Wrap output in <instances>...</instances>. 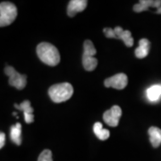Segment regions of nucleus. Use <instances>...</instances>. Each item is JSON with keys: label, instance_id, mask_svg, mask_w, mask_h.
Masks as SVG:
<instances>
[{"label": "nucleus", "instance_id": "9b49d317", "mask_svg": "<svg viewBox=\"0 0 161 161\" xmlns=\"http://www.w3.org/2000/svg\"><path fill=\"white\" fill-rule=\"evenodd\" d=\"M150 42L147 39H142L139 41V47L135 49V56L137 58H144L149 55Z\"/></svg>", "mask_w": 161, "mask_h": 161}, {"label": "nucleus", "instance_id": "39448f33", "mask_svg": "<svg viewBox=\"0 0 161 161\" xmlns=\"http://www.w3.org/2000/svg\"><path fill=\"white\" fill-rule=\"evenodd\" d=\"M128 78L125 74H117L104 80V85L108 88H114L116 90H123L127 86Z\"/></svg>", "mask_w": 161, "mask_h": 161}, {"label": "nucleus", "instance_id": "0eeeda50", "mask_svg": "<svg viewBox=\"0 0 161 161\" xmlns=\"http://www.w3.org/2000/svg\"><path fill=\"white\" fill-rule=\"evenodd\" d=\"M87 2L86 0H71L67 6V14L70 17H74L78 13L84 11L86 8Z\"/></svg>", "mask_w": 161, "mask_h": 161}, {"label": "nucleus", "instance_id": "f8f14e48", "mask_svg": "<svg viewBox=\"0 0 161 161\" xmlns=\"http://www.w3.org/2000/svg\"><path fill=\"white\" fill-rule=\"evenodd\" d=\"M150 142L154 148H158L161 144V129L155 126H151L149 129Z\"/></svg>", "mask_w": 161, "mask_h": 161}, {"label": "nucleus", "instance_id": "f03ea898", "mask_svg": "<svg viewBox=\"0 0 161 161\" xmlns=\"http://www.w3.org/2000/svg\"><path fill=\"white\" fill-rule=\"evenodd\" d=\"M74 88L69 82L54 84L48 89V95L55 103H61L68 100L73 96Z\"/></svg>", "mask_w": 161, "mask_h": 161}, {"label": "nucleus", "instance_id": "9d476101", "mask_svg": "<svg viewBox=\"0 0 161 161\" xmlns=\"http://www.w3.org/2000/svg\"><path fill=\"white\" fill-rule=\"evenodd\" d=\"M115 34V39H119L123 40V42L128 47H132L133 45V38L132 37V34L129 31H124L121 27L116 26L114 29Z\"/></svg>", "mask_w": 161, "mask_h": 161}, {"label": "nucleus", "instance_id": "7ed1b4c3", "mask_svg": "<svg viewBox=\"0 0 161 161\" xmlns=\"http://www.w3.org/2000/svg\"><path fill=\"white\" fill-rule=\"evenodd\" d=\"M17 8L11 2H2L0 4V26L10 25L17 16Z\"/></svg>", "mask_w": 161, "mask_h": 161}, {"label": "nucleus", "instance_id": "2eb2a0df", "mask_svg": "<svg viewBox=\"0 0 161 161\" xmlns=\"http://www.w3.org/2000/svg\"><path fill=\"white\" fill-rule=\"evenodd\" d=\"M93 132L95 133V135L98 137L100 141H106L107 139H108L109 137L110 133L108 130L107 129H104L102 126V124L97 122L94 124V126H93Z\"/></svg>", "mask_w": 161, "mask_h": 161}, {"label": "nucleus", "instance_id": "a211bd4d", "mask_svg": "<svg viewBox=\"0 0 161 161\" xmlns=\"http://www.w3.org/2000/svg\"><path fill=\"white\" fill-rule=\"evenodd\" d=\"M38 161H53L52 152L49 150H44L39 156Z\"/></svg>", "mask_w": 161, "mask_h": 161}, {"label": "nucleus", "instance_id": "6e6552de", "mask_svg": "<svg viewBox=\"0 0 161 161\" xmlns=\"http://www.w3.org/2000/svg\"><path fill=\"white\" fill-rule=\"evenodd\" d=\"M14 108L18 110H22L24 115V120L27 124L33 123L34 116H33V108H31V105L29 100H24L21 105H14Z\"/></svg>", "mask_w": 161, "mask_h": 161}, {"label": "nucleus", "instance_id": "aec40b11", "mask_svg": "<svg viewBox=\"0 0 161 161\" xmlns=\"http://www.w3.org/2000/svg\"><path fill=\"white\" fill-rule=\"evenodd\" d=\"M6 143V135L4 132H1L0 133V149H2Z\"/></svg>", "mask_w": 161, "mask_h": 161}, {"label": "nucleus", "instance_id": "412c9836", "mask_svg": "<svg viewBox=\"0 0 161 161\" xmlns=\"http://www.w3.org/2000/svg\"><path fill=\"white\" fill-rule=\"evenodd\" d=\"M156 13H157V14H161V6L159 7V8H158V9H157Z\"/></svg>", "mask_w": 161, "mask_h": 161}, {"label": "nucleus", "instance_id": "1a4fd4ad", "mask_svg": "<svg viewBox=\"0 0 161 161\" xmlns=\"http://www.w3.org/2000/svg\"><path fill=\"white\" fill-rule=\"evenodd\" d=\"M161 6V0H141L139 4L133 6V11L136 13L147 11L150 7L159 8Z\"/></svg>", "mask_w": 161, "mask_h": 161}, {"label": "nucleus", "instance_id": "423d86ee", "mask_svg": "<svg viewBox=\"0 0 161 161\" xmlns=\"http://www.w3.org/2000/svg\"><path fill=\"white\" fill-rule=\"evenodd\" d=\"M122 115V109L119 106H113L111 109L104 113L103 119L107 125L109 126L115 127L119 124V119Z\"/></svg>", "mask_w": 161, "mask_h": 161}, {"label": "nucleus", "instance_id": "ddd939ff", "mask_svg": "<svg viewBox=\"0 0 161 161\" xmlns=\"http://www.w3.org/2000/svg\"><path fill=\"white\" fill-rule=\"evenodd\" d=\"M10 138L12 142L20 146L22 144V125L20 123L12 125L10 129Z\"/></svg>", "mask_w": 161, "mask_h": 161}, {"label": "nucleus", "instance_id": "dca6fc26", "mask_svg": "<svg viewBox=\"0 0 161 161\" xmlns=\"http://www.w3.org/2000/svg\"><path fill=\"white\" fill-rule=\"evenodd\" d=\"M82 64L86 71H93L98 65V59L92 56H82Z\"/></svg>", "mask_w": 161, "mask_h": 161}, {"label": "nucleus", "instance_id": "4468645a", "mask_svg": "<svg viewBox=\"0 0 161 161\" xmlns=\"http://www.w3.org/2000/svg\"><path fill=\"white\" fill-rule=\"evenodd\" d=\"M146 95L148 99L151 102L158 100L161 97V84H155L150 87L146 92Z\"/></svg>", "mask_w": 161, "mask_h": 161}, {"label": "nucleus", "instance_id": "f3484780", "mask_svg": "<svg viewBox=\"0 0 161 161\" xmlns=\"http://www.w3.org/2000/svg\"><path fill=\"white\" fill-rule=\"evenodd\" d=\"M96 54H97V50L93 45L92 41H91L90 40H85L84 44H83V55L94 57Z\"/></svg>", "mask_w": 161, "mask_h": 161}, {"label": "nucleus", "instance_id": "f257e3e1", "mask_svg": "<svg viewBox=\"0 0 161 161\" xmlns=\"http://www.w3.org/2000/svg\"><path fill=\"white\" fill-rule=\"evenodd\" d=\"M37 55L40 61L49 66H56L60 62L58 48L47 42H41L37 47Z\"/></svg>", "mask_w": 161, "mask_h": 161}, {"label": "nucleus", "instance_id": "20e7f679", "mask_svg": "<svg viewBox=\"0 0 161 161\" xmlns=\"http://www.w3.org/2000/svg\"><path fill=\"white\" fill-rule=\"evenodd\" d=\"M5 73L9 77V80H8L9 85L16 88L19 91L23 90L25 88L26 83H27L26 75L19 74L17 71H15V69L12 66H6Z\"/></svg>", "mask_w": 161, "mask_h": 161}, {"label": "nucleus", "instance_id": "6ab92c4d", "mask_svg": "<svg viewBox=\"0 0 161 161\" xmlns=\"http://www.w3.org/2000/svg\"><path fill=\"white\" fill-rule=\"evenodd\" d=\"M103 32L106 35L107 38L108 39H115V34L114 30L111 29V28H105L103 30Z\"/></svg>", "mask_w": 161, "mask_h": 161}]
</instances>
